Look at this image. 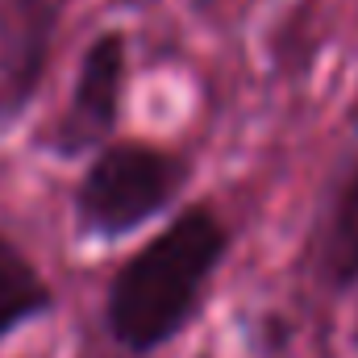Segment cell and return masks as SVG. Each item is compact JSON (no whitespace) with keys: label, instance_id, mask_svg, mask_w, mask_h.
I'll use <instances>...</instances> for the list:
<instances>
[{"label":"cell","instance_id":"1","mask_svg":"<svg viewBox=\"0 0 358 358\" xmlns=\"http://www.w3.org/2000/svg\"><path fill=\"white\" fill-rule=\"evenodd\" d=\"M229 255V229L208 204L183 208L176 221L155 234L125 267L117 271L104 321L121 350L155 355L187 329L208 279Z\"/></svg>","mask_w":358,"mask_h":358},{"label":"cell","instance_id":"2","mask_svg":"<svg viewBox=\"0 0 358 358\" xmlns=\"http://www.w3.org/2000/svg\"><path fill=\"white\" fill-rule=\"evenodd\" d=\"M187 183V159L150 142L104 146L80 179L76 217L92 238H125L159 217Z\"/></svg>","mask_w":358,"mask_h":358},{"label":"cell","instance_id":"3","mask_svg":"<svg viewBox=\"0 0 358 358\" xmlns=\"http://www.w3.org/2000/svg\"><path fill=\"white\" fill-rule=\"evenodd\" d=\"M121 88H125V38L117 29H108L92 42L84 63H80L71 104L59 117V125L50 134V146L59 155H84L92 146H100L117 125Z\"/></svg>","mask_w":358,"mask_h":358},{"label":"cell","instance_id":"4","mask_svg":"<svg viewBox=\"0 0 358 358\" xmlns=\"http://www.w3.org/2000/svg\"><path fill=\"white\" fill-rule=\"evenodd\" d=\"M55 21L50 0H0V121L34 100L50 59Z\"/></svg>","mask_w":358,"mask_h":358},{"label":"cell","instance_id":"5","mask_svg":"<svg viewBox=\"0 0 358 358\" xmlns=\"http://www.w3.org/2000/svg\"><path fill=\"white\" fill-rule=\"evenodd\" d=\"M50 308H55V296L46 279L38 275V267L8 238H0V342L17 334L21 325L46 317Z\"/></svg>","mask_w":358,"mask_h":358},{"label":"cell","instance_id":"6","mask_svg":"<svg viewBox=\"0 0 358 358\" xmlns=\"http://www.w3.org/2000/svg\"><path fill=\"white\" fill-rule=\"evenodd\" d=\"M321 279L334 292H355L358 287V163L346 176L334 213H329V229H325V246H321Z\"/></svg>","mask_w":358,"mask_h":358},{"label":"cell","instance_id":"7","mask_svg":"<svg viewBox=\"0 0 358 358\" xmlns=\"http://www.w3.org/2000/svg\"><path fill=\"white\" fill-rule=\"evenodd\" d=\"M192 4H196V8H200V13H208V8H217V4H221V0H192Z\"/></svg>","mask_w":358,"mask_h":358}]
</instances>
